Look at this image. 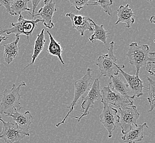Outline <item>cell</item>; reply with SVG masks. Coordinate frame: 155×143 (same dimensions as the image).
Returning a JSON list of instances; mask_svg holds the SVG:
<instances>
[{"label": "cell", "instance_id": "6", "mask_svg": "<svg viewBox=\"0 0 155 143\" xmlns=\"http://www.w3.org/2000/svg\"><path fill=\"white\" fill-rule=\"evenodd\" d=\"M39 22H42L40 19L36 20H28L24 19L23 15H20L17 23H12V28L3 29L0 31V33H6L7 35L15 34L16 38H20V35L23 34L27 36V39L29 41V36L32 35L33 31L35 29L37 24Z\"/></svg>", "mask_w": 155, "mask_h": 143}, {"label": "cell", "instance_id": "13", "mask_svg": "<svg viewBox=\"0 0 155 143\" xmlns=\"http://www.w3.org/2000/svg\"><path fill=\"white\" fill-rule=\"evenodd\" d=\"M119 72L123 75L127 82V85L129 90H130L132 95L131 96L140 97L143 95V89L148 90V88L144 87L143 81L141 80L138 75H131L123 71L122 69H119Z\"/></svg>", "mask_w": 155, "mask_h": 143}, {"label": "cell", "instance_id": "27", "mask_svg": "<svg viewBox=\"0 0 155 143\" xmlns=\"http://www.w3.org/2000/svg\"><path fill=\"white\" fill-rule=\"evenodd\" d=\"M40 2H41V1H40V0H39V1L32 0V1H31V2H32V6H33V8H32V9H31L32 12H31V13L29 12V13L30 15H31V17H32V18H33V16L35 15V9H36V7H38V5H39V3H40Z\"/></svg>", "mask_w": 155, "mask_h": 143}, {"label": "cell", "instance_id": "25", "mask_svg": "<svg viewBox=\"0 0 155 143\" xmlns=\"http://www.w3.org/2000/svg\"><path fill=\"white\" fill-rule=\"evenodd\" d=\"M89 0H69L71 6H74L78 11H80L84 6L88 5Z\"/></svg>", "mask_w": 155, "mask_h": 143}, {"label": "cell", "instance_id": "4", "mask_svg": "<svg viewBox=\"0 0 155 143\" xmlns=\"http://www.w3.org/2000/svg\"><path fill=\"white\" fill-rule=\"evenodd\" d=\"M92 69L90 68L87 69V72L85 75L81 78L80 79L74 82V98L72 101L71 105L67 106V108H69L68 113H67L66 116L64 117V119L61 122L57 123L56 125V127H58L60 125L64 123L67 117L70 116V113L74 109L75 106L78 101L81 98L83 97L84 94L89 91L90 88L91 87V82L92 81V75H91Z\"/></svg>", "mask_w": 155, "mask_h": 143}, {"label": "cell", "instance_id": "10", "mask_svg": "<svg viewBox=\"0 0 155 143\" xmlns=\"http://www.w3.org/2000/svg\"><path fill=\"white\" fill-rule=\"evenodd\" d=\"M104 105L103 110L100 115V121L108 131V137L112 138V133L116 128L118 122V117L116 108L111 105L102 102Z\"/></svg>", "mask_w": 155, "mask_h": 143}, {"label": "cell", "instance_id": "7", "mask_svg": "<svg viewBox=\"0 0 155 143\" xmlns=\"http://www.w3.org/2000/svg\"><path fill=\"white\" fill-rule=\"evenodd\" d=\"M88 94L85 98H83L82 104H81V110L80 117L72 116H69L68 117L75 118L78 119V121L79 122L81 119L84 117L87 116L89 115V109L90 108H93L94 105L95 104V102L97 101L99 98H101V90H100V84L99 78H96L93 83L92 86L90 87V90L88 91Z\"/></svg>", "mask_w": 155, "mask_h": 143}, {"label": "cell", "instance_id": "2", "mask_svg": "<svg viewBox=\"0 0 155 143\" xmlns=\"http://www.w3.org/2000/svg\"><path fill=\"white\" fill-rule=\"evenodd\" d=\"M25 86V82H21L18 86L13 84L11 89H5L0 92V115H7L21 110L22 106L19 101L21 97L19 90L21 87Z\"/></svg>", "mask_w": 155, "mask_h": 143}, {"label": "cell", "instance_id": "12", "mask_svg": "<svg viewBox=\"0 0 155 143\" xmlns=\"http://www.w3.org/2000/svg\"><path fill=\"white\" fill-rule=\"evenodd\" d=\"M66 17L70 18L73 28L78 31L81 36L84 35V33L86 30H89L90 32L94 31L92 23L93 19L89 17L83 15H75L72 12L67 13Z\"/></svg>", "mask_w": 155, "mask_h": 143}, {"label": "cell", "instance_id": "18", "mask_svg": "<svg viewBox=\"0 0 155 143\" xmlns=\"http://www.w3.org/2000/svg\"><path fill=\"white\" fill-rule=\"evenodd\" d=\"M110 79L111 82L109 85L111 89L114 90V91L119 93L122 95L128 97L131 99H134L133 97L129 95L130 90L129 89L128 85L125 84L118 75L113 76L110 78Z\"/></svg>", "mask_w": 155, "mask_h": 143}, {"label": "cell", "instance_id": "29", "mask_svg": "<svg viewBox=\"0 0 155 143\" xmlns=\"http://www.w3.org/2000/svg\"><path fill=\"white\" fill-rule=\"evenodd\" d=\"M150 22L152 23H155V16L154 15H152V17L150 18Z\"/></svg>", "mask_w": 155, "mask_h": 143}, {"label": "cell", "instance_id": "5", "mask_svg": "<svg viewBox=\"0 0 155 143\" xmlns=\"http://www.w3.org/2000/svg\"><path fill=\"white\" fill-rule=\"evenodd\" d=\"M118 125L122 129V133L124 134L130 131L131 129L137 127V119L140 116L136 106L131 105L127 107L118 108Z\"/></svg>", "mask_w": 155, "mask_h": 143}, {"label": "cell", "instance_id": "1", "mask_svg": "<svg viewBox=\"0 0 155 143\" xmlns=\"http://www.w3.org/2000/svg\"><path fill=\"white\" fill-rule=\"evenodd\" d=\"M128 57L129 63L135 67L136 74L138 75L141 68H144L152 75L154 72L151 71L152 65L155 64V58L150 57L149 55H155V52L150 51L149 45H137V42H132L129 45V50L127 54Z\"/></svg>", "mask_w": 155, "mask_h": 143}, {"label": "cell", "instance_id": "28", "mask_svg": "<svg viewBox=\"0 0 155 143\" xmlns=\"http://www.w3.org/2000/svg\"><path fill=\"white\" fill-rule=\"evenodd\" d=\"M8 39V37H6V36H2L1 34H0V43L1 42H2L3 40H5V41H7V40Z\"/></svg>", "mask_w": 155, "mask_h": 143}, {"label": "cell", "instance_id": "23", "mask_svg": "<svg viewBox=\"0 0 155 143\" xmlns=\"http://www.w3.org/2000/svg\"><path fill=\"white\" fill-rule=\"evenodd\" d=\"M149 82V94L147 100L149 103L150 110L149 112H152L155 108V82L149 77L147 78Z\"/></svg>", "mask_w": 155, "mask_h": 143}, {"label": "cell", "instance_id": "9", "mask_svg": "<svg viewBox=\"0 0 155 143\" xmlns=\"http://www.w3.org/2000/svg\"><path fill=\"white\" fill-rule=\"evenodd\" d=\"M101 102L113 105L117 108L127 107L133 105L131 98L122 95L111 89L110 85L104 87L101 90Z\"/></svg>", "mask_w": 155, "mask_h": 143}, {"label": "cell", "instance_id": "3", "mask_svg": "<svg viewBox=\"0 0 155 143\" xmlns=\"http://www.w3.org/2000/svg\"><path fill=\"white\" fill-rule=\"evenodd\" d=\"M114 42H110L108 48L107 54L98 57L96 60V65L98 67L102 76L111 78L113 76L118 75L120 69H123L124 66H119L117 63V58L114 52Z\"/></svg>", "mask_w": 155, "mask_h": 143}, {"label": "cell", "instance_id": "21", "mask_svg": "<svg viewBox=\"0 0 155 143\" xmlns=\"http://www.w3.org/2000/svg\"><path fill=\"white\" fill-rule=\"evenodd\" d=\"M47 33L50 38V43L48 46L47 52L50 55L57 56L61 63L62 65H64V62L62 57V54L63 53L62 48L61 47L60 42H57L54 39L53 36L49 32V31H47Z\"/></svg>", "mask_w": 155, "mask_h": 143}, {"label": "cell", "instance_id": "16", "mask_svg": "<svg viewBox=\"0 0 155 143\" xmlns=\"http://www.w3.org/2000/svg\"><path fill=\"white\" fill-rule=\"evenodd\" d=\"M144 128H149L146 123H144L141 125H137V127L131 129L130 131L123 134L124 135L122 139L125 143H135L141 141L143 139Z\"/></svg>", "mask_w": 155, "mask_h": 143}, {"label": "cell", "instance_id": "14", "mask_svg": "<svg viewBox=\"0 0 155 143\" xmlns=\"http://www.w3.org/2000/svg\"><path fill=\"white\" fill-rule=\"evenodd\" d=\"M6 116L11 117L12 119L18 125L19 128L30 136L29 129L30 125L32 123L33 116L29 111L23 113L15 112L11 114H8Z\"/></svg>", "mask_w": 155, "mask_h": 143}, {"label": "cell", "instance_id": "8", "mask_svg": "<svg viewBox=\"0 0 155 143\" xmlns=\"http://www.w3.org/2000/svg\"><path fill=\"white\" fill-rule=\"evenodd\" d=\"M2 123V129L0 133V139L5 143H19L25 137L29 135L21 130L15 122L9 121L6 122L0 117Z\"/></svg>", "mask_w": 155, "mask_h": 143}, {"label": "cell", "instance_id": "26", "mask_svg": "<svg viewBox=\"0 0 155 143\" xmlns=\"http://www.w3.org/2000/svg\"><path fill=\"white\" fill-rule=\"evenodd\" d=\"M13 0H0V6H3L5 7L6 9V12L9 15H12L11 9V5L12 2Z\"/></svg>", "mask_w": 155, "mask_h": 143}, {"label": "cell", "instance_id": "20", "mask_svg": "<svg viewBox=\"0 0 155 143\" xmlns=\"http://www.w3.org/2000/svg\"><path fill=\"white\" fill-rule=\"evenodd\" d=\"M92 23L94 25V33L89 38L90 42H91L92 43H94L95 40H99L104 45L106 44L108 35L110 33H108L107 30L104 29L103 25H98L96 24L93 20L92 21Z\"/></svg>", "mask_w": 155, "mask_h": 143}, {"label": "cell", "instance_id": "19", "mask_svg": "<svg viewBox=\"0 0 155 143\" xmlns=\"http://www.w3.org/2000/svg\"><path fill=\"white\" fill-rule=\"evenodd\" d=\"M46 40L45 39V29H42L41 32L37 35L36 40L34 42V51H33V54L31 56V62L30 64L27 65L24 69L27 68L30 65H33L36 58L38 57L40 54L41 52V51L44 49V45L46 42Z\"/></svg>", "mask_w": 155, "mask_h": 143}, {"label": "cell", "instance_id": "24", "mask_svg": "<svg viewBox=\"0 0 155 143\" xmlns=\"http://www.w3.org/2000/svg\"><path fill=\"white\" fill-rule=\"evenodd\" d=\"M113 3L112 0H106V1H96L95 2H91L88 5L93 6H99L101 7L104 10V12L108 15L112 16L110 12V7Z\"/></svg>", "mask_w": 155, "mask_h": 143}, {"label": "cell", "instance_id": "17", "mask_svg": "<svg viewBox=\"0 0 155 143\" xmlns=\"http://www.w3.org/2000/svg\"><path fill=\"white\" fill-rule=\"evenodd\" d=\"M20 38H17L15 41L9 44H4L3 57L5 62L9 65L19 55V47L18 44Z\"/></svg>", "mask_w": 155, "mask_h": 143}, {"label": "cell", "instance_id": "15", "mask_svg": "<svg viewBox=\"0 0 155 143\" xmlns=\"http://www.w3.org/2000/svg\"><path fill=\"white\" fill-rule=\"evenodd\" d=\"M129 4H127L126 6L121 5L117 10L118 20L115 25L123 23L125 24L127 28H129L132 24L134 23V13L133 10L129 8Z\"/></svg>", "mask_w": 155, "mask_h": 143}, {"label": "cell", "instance_id": "22", "mask_svg": "<svg viewBox=\"0 0 155 143\" xmlns=\"http://www.w3.org/2000/svg\"><path fill=\"white\" fill-rule=\"evenodd\" d=\"M29 0H13L11 5L12 15H20L24 11L31 13V9L28 8V3Z\"/></svg>", "mask_w": 155, "mask_h": 143}, {"label": "cell", "instance_id": "11", "mask_svg": "<svg viewBox=\"0 0 155 143\" xmlns=\"http://www.w3.org/2000/svg\"><path fill=\"white\" fill-rule=\"evenodd\" d=\"M56 12V3L52 0H45L44 7L39 9L38 13L35 14L32 18L34 19V18L36 16L41 17L44 25L48 29H51L54 26L52 22V18L54 14Z\"/></svg>", "mask_w": 155, "mask_h": 143}]
</instances>
